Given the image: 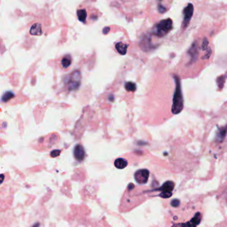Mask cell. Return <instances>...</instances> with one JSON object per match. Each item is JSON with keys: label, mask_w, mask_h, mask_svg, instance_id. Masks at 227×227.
<instances>
[{"label": "cell", "mask_w": 227, "mask_h": 227, "mask_svg": "<svg viewBox=\"0 0 227 227\" xmlns=\"http://www.w3.org/2000/svg\"><path fill=\"white\" fill-rule=\"evenodd\" d=\"M189 54L191 56V62L195 61L196 59H197V57L198 56V51H197V44H192V47H191V49L189 51Z\"/></svg>", "instance_id": "30bf717a"}, {"label": "cell", "mask_w": 227, "mask_h": 227, "mask_svg": "<svg viewBox=\"0 0 227 227\" xmlns=\"http://www.w3.org/2000/svg\"><path fill=\"white\" fill-rule=\"evenodd\" d=\"M150 176V171L147 169H140L137 171L135 174H134V178L137 183L143 185L147 183L148 181Z\"/></svg>", "instance_id": "277c9868"}, {"label": "cell", "mask_w": 227, "mask_h": 227, "mask_svg": "<svg viewBox=\"0 0 227 227\" xmlns=\"http://www.w3.org/2000/svg\"><path fill=\"white\" fill-rule=\"evenodd\" d=\"M39 226H40L39 223H35V224L33 225L31 227H39Z\"/></svg>", "instance_id": "d4e9b609"}, {"label": "cell", "mask_w": 227, "mask_h": 227, "mask_svg": "<svg viewBox=\"0 0 227 227\" xmlns=\"http://www.w3.org/2000/svg\"><path fill=\"white\" fill-rule=\"evenodd\" d=\"M225 197H226V201H227V190L226 191V194H225Z\"/></svg>", "instance_id": "484cf974"}, {"label": "cell", "mask_w": 227, "mask_h": 227, "mask_svg": "<svg viewBox=\"0 0 227 227\" xmlns=\"http://www.w3.org/2000/svg\"><path fill=\"white\" fill-rule=\"evenodd\" d=\"M60 153H61V150H54L53 151H51V157L53 158L57 157L59 155Z\"/></svg>", "instance_id": "ac0fdd59"}, {"label": "cell", "mask_w": 227, "mask_h": 227, "mask_svg": "<svg viewBox=\"0 0 227 227\" xmlns=\"http://www.w3.org/2000/svg\"><path fill=\"white\" fill-rule=\"evenodd\" d=\"M180 205V201L179 199H173V201L171 202V205L173 207H177V206Z\"/></svg>", "instance_id": "d6986e66"}, {"label": "cell", "mask_w": 227, "mask_h": 227, "mask_svg": "<svg viewBox=\"0 0 227 227\" xmlns=\"http://www.w3.org/2000/svg\"><path fill=\"white\" fill-rule=\"evenodd\" d=\"M158 9H159V12L160 13H163L166 11V8H164L162 5H159V6H158Z\"/></svg>", "instance_id": "44dd1931"}, {"label": "cell", "mask_w": 227, "mask_h": 227, "mask_svg": "<svg viewBox=\"0 0 227 227\" xmlns=\"http://www.w3.org/2000/svg\"><path fill=\"white\" fill-rule=\"evenodd\" d=\"M133 187H134V185H133L132 183H130V184L128 185V190H132V189L133 188Z\"/></svg>", "instance_id": "cb8c5ba5"}, {"label": "cell", "mask_w": 227, "mask_h": 227, "mask_svg": "<svg viewBox=\"0 0 227 227\" xmlns=\"http://www.w3.org/2000/svg\"><path fill=\"white\" fill-rule=\"evenodd\" d=\"M175 82V90L173 99V104H172L171 112L174 115H177L181 112L183 109L184 102L183 97L182 94L181 81L178 76L174 77Z\"/></svg>", "instance_id": "6da1fadb"}, {"label": "cell", "mask_w": 227, "mask_h": 227, "mask_svg": "<svg viewBox=\"0 0 227 227\" xmlns=\"http://www.w3.org/2000/svg\"><path fill=\"white\" fill-rule=\"evenodd\" d=\"M125 88L128 91L134 92L136 90V85L133 82H127L125 85Z\"/></svg>", "instance_id": "2e32d148"}, {"label": "cell", "mask_w": 227, "mask_h": 227, "mask_svg": "<svg viewBox=\"0 0 227 227\" xmlns=\"http://www.w3.org/2000/svg\"><path fill=\"white\" fill-rule=\"evenodd\" d=\"M74 156L75 159L78 161H81L84 159L85 157V151L83 147L81 145V144H77L74 147Z\"/></svg>", "instance_id": "8992f818"}, {"label": "cell", "mask_w": 227, "mask_h": 227, "mask_svg": "<svg viewBox=\"0 0 227 227\" xmlns=\"http://www.w3.org/2000/svg\"><path fill=\"white\" fill-rule=\"evenodd\" d=\"M159 196L161 198H170L172 196V192H161L159 195Z\"/></svg>", "instance_id": "e0dca14e"}, {"label": "cell", "mask_w": 227, "mask_h": 227, "mask_svg": "<svg viewBox=\"0 0 227 227\" xmlns=\"http://www.w3.org/2000/svg\"><path fill=\"white\" fill-rule=\"evenodd\" d=\"M116 49L120 54L123 56V55L126 54L127 49H128V45L123 43L122 42L117 43L116 45Z\"/></svg>", "instance_id": "8fae6325"}, {"label": "cell", "mask_w": 227, "mask_h": 227, "mask_svg": "<svg viewBox=\"0 0 227 227\" xmlns=\"http://www.w3.org/2000/svg\"><path fill=\"white\" fill-rule=\"evenodd\" d=\"M14 97H15V94L13 93V92L8 91V92H5V93L3 95L2 97V100L3 102H8V101L10 100V99H12Z\"/></svg>", "instance_id": "5bb4252c"}, {"label": "cell", "mask_w": 227, "mask_h": 227, "mask_svg": "<svg viewBox=\"0 0 227 227\" xmlns=\"http://www.w3.org/2000/svg\"><path fill=\"white\" fill-rule=\"evenodd\" d=\"M77 15L79 21L81 22H84L87 16V11L85 9H79L77 11Z\"/></svg>", "instance_id": "4fadbf2b"}, {"label": "cell", "mask_w": 227, "mask_h": 227, "mask_svg": "<svg viewBox=\"0 0 227 227\" xmlns=\"http://www.w3.org/2000/svg\"><path fill=\"white\" fill-rule=\"evenodd\" d=\"M173 22L169 18L161 20L154 27L152 33L158 37H163L172 29Z\"/></svg>", "instance_id": "7a4b0ae2"}, {"label": "cell", "mask_w": 227, "mask_h": 227, "mask_svg": "<svg viewBox=\"0 0 227 227\" xmlns=\"http://www.w3.org/2000/svg\"><path fill=\"white\" fill-rule=\"evenodd\" d=\"M61 64L65 68L69 67L71 64V57L70 56H66L64 57L61 61Z\"/></svg>", "instance_id": "9a60e30c"}, {"label": "cell", "mask_w": 227, "mask_h": 227, "mask_svg": "<svg viewBox=\"0 0 227 227\" xmlns=\"http://www.w3.org/2000/svg\"><path fill=\"white\" fill-rule=\"evenodd\" d=\"M43 33L40 23H35L30 29V34L32 36H41Z\"/></svg>", "instance_id": "ba28073f"}, {"label": "cell", "mask_w": 227, "mask_h": 227, "mask_svg": "<svg viewBox=\"0 0 227 227\" xmlns=\"http://www.w3.org/2000/svg\"><path fill=\"white\" fill-rule=\"evenodd\" d=\"M207 46H208V41L207 39L205 38L204 40H203V43H202V50H206L207 49Z\"/></svg>", "instance_id": "ffe728a7"}, {"label": "cell", "mask_w": 227, "mask_h": 227, "mask_svg": "<svg viewBox=\"0 0 227 227\" xmlns=\"http://www.w3.org/2000/svg\"><path fill=\"white\" fill-rule=\"evenodd\" d=\"M201 221V213L198 212L196 213L190 221L186 223H178V224H175L172 227H197V225L200 224Z\"/></svg>", "instance_id": "3957f363"}, {"label": "cell", "mask_w": 227, "mask_h": 227, "mask_svg": "<svg viewBox=\"0 0 227 227\" xmlns=\"http://www.w3.org/2000/svg\"><path fill=\"white\" fill-rule=\"evenodd\" d=\"M5 179V175L3 174H0V185H1Z\"/></svg>", "instance_id": "603a6c76"}, {"label": "cell", "mask_w": 227, "mask_h": 227, "mask_svg": "<svg viewBox=\"0 0 227 227\" xmlns=\"http://www.w3.org/2000/svg\"><path fill=\"white\" fill-rule=\"evenodd\" d=\"M109 31H110V27H105L103 29L102 32H103V33H104V34H107L109 32Z\"/></svg>", "instance_id": "7402d4cb"}, {"label": "cell", "mask_w": 227, "mask_h": 227, "mask_svg": "<svg viewBox=\"0 0 227 227\" xmlns=\"http://www.w3.org/2000/svg\"><path fill=\"white\" fill-rule=\"evenodd\" d=\"M175 187V183L173 181H168L157 189V191H161V192H172Z\"/></svg>", "instance_id": "52a82bcc"}, {"label": "cell", "mask_w": 227, "mask_h": 227, "mask_svg": "<svg viewBox=\"0 0 227 227\" xmlns=\"http://www.w3.org/2000/svg\"><path fill=\"white\" fill-rule=\"evenodd\" d=\"M114 166L118 169H123L128 166V161L123 158H118L114 161Z\"/></svg>", "instance_id": "9c48e42d"}, {"label": "cell", "mask_w": 227, "mask_h": 227, "mask_svg": "<svg viewBox=\"0 0 227 227\" xmlns=\"http://www.w3.org/2000/svg\"><path fill=\"white\" fill-rule=\"evenodd\" d=\"M227 133V125L226 127H221V128L219 129L218 133L216 134V138L217 140L220 142H222L223 139H225V137Z\"/></svg>", "instance_id": "7c38bea8"}, {"label": "cell", "mask_w": 227, "mask_h": 227, "mask_svg": "<svg viewBox=\"0 0 227 227\" xmlns=\"http://www.w3.org/2000/svg\"><path fill=\"white\" fill-rule=\"evenodd\" d=\"M193 5L192 3H189L187 6L184 9L183 11V27H187V26L189 25V22H190L191 19L192 18V14H193Z\"/></svg>", "instance_id": "5b68a950"}]
</instances>
